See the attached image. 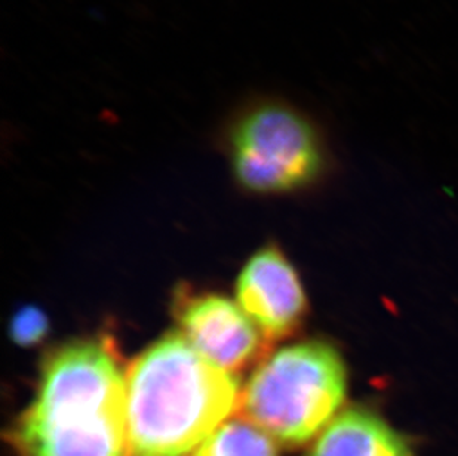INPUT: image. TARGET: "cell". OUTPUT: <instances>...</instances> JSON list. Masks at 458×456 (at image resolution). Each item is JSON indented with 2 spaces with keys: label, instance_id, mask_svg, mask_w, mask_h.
Masks as SVG:
<instances>
[{
  "label": "cell",
  "instance_id": "cell-4",
  "mask_svg": "<svg viewBox=\"0 0 458 456\" xmlns=\"http://www.w3.org/2000/svg\"><path fill=\"white\" fill-rule=\"evenodd\" d=\"M225 146L236 182L259 194L288 193L319 180L328 147L304 110L277 97H257L232 114Z\"/></svg>",
  "mask_w": 458,
  "mask_h": 456
},
{
  "label": "cell",
  "instance_id": "cell-3",
  "mask_svg": "<svg viewBox=\"0 0 458 456\" xmlns=\"http://www.w3.org/2000/svg\"><path fill=\"white\" fill-rule=\"evenodd\" d=\"M347 370L333 345L303 341L267 354L241 392V417L275 442L300 446L343 412Z\"/></svg>",
  "mask_w": 458,
  "mask_h": 456
},
{
  "label": "cell",
  "instance_id": "cell-1",
  "mask_svg": "<svg viewBox=\"0 0 458 456\" xmlns=\"http://www.w3.org/2000/svg\"><path fill=\"white\" fill-rule=\"evenodd\" d=\"M11 440L22 456H130L126 374L104 340L54 350Z\"/></svg>",
  "mask_w": 458,
  "mask_h": 456
},
{
  "label": "cell",
  "instance_id": "cell-7",
  "mask_svg": "<svg viewBox=\"0 0 458 456\" xmlns=\"http://www.w3.org/2000/svg\"><path fill=\"white\" fill-rule=\"evenodd\" d=\"M307 456H414L407 439L371 410H343L318 437Z\"/></svg>",
  "mask_w": 458,
  "mask_h": 456
},
{
  "label": "cell",
  "instance_id": "cell-5",
  "mask_svg": "<svg viewBox=\"0 0 458 456\" xmlns=\"http://www.w3.org/2000/svg\"><path fill=\"white\" fill-rule=\"evenodd\" d=\"M180 334L225 372H242L268 354V342L238 302L211 292L182 289L174 302Z\"/></svg>",
  "mask_w": 458,
  "mask_h": 456
},
{
  "label": "cell",
  "instance_id": "cell-8",
  "mask_svg": "<svg viewBox=\"0 0 458 456\" xmlns=\"http://www.w3.org/2000/svg\"><path fill=\"white\" fill-rule=\"evenodd\" d=\"M193 456H277V449L270 435L239 417L221 424Z\"/></svg>",
  "mask_w": 458,
  "mask_h": 456
},
{
  "label": "cell",
  "instance_id": "cell-2",
  "mask_svg": "<svg viewBox=\"0 0 458 456\" xmlns=\"http://www.w3.org/2000/svg\"><path fill=\"white\" fill-rule=\"evenodd\" d=\"M234 375L209 362L180 332L162 336L126 370L130 456H186L239 406Z\"/></svg>",
  "mask_w": 458,
  "mask_h": 456
},
{
  "label": "cell",
  "instance_id": "cell-9",
  "mask_svg": "<svg viewBox=\"0 0 458 456\" xmlns=\"http://www.w3.org/2000/svg\"><path fill=\"white\" fill-rule=\"evenodd\" d=\"M48 332V319L38 308H24L13 316L11 335L22 347L35 345L44 340Z\"/></svg>",
  "mask_w": 458,
  "mask_h": 456
},
{
  "label": "cell",
  "instance_id": "cell-6",
  "mask_svg": "<svg viewBox=\"0 0 458 456\" xmlns=\"http://www.w3.org/2000/svg\"><path fill=\"white\" fill-rule=\"evenodd\" d=\"M236 300L268 342L285 340L306 319L301 280L275 245L264 246L245 264L236 283Z\"/></svg>",
  "mask_w": 458,
  "mask_h": 456
}]
</instances>
